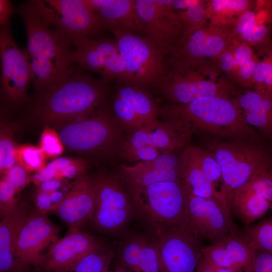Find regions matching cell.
I'll list each match as a JSON object with an SVG mask.
<instances>
[{
    "instance_id": "obj_1",
    "label": "cell",
    "mask_w": 272,
    "mask_h": 272,
    "mask_svg": "<svg viewBox=\"0 0 272 272\" xmlns=\"http://www.w3.org/2000/svg\"><path fill=\"white\" fill-rule=\"evenodd\" d=\"M77 63L61 80L37 93L31 107L33 117L46 124H59L87 116L107 96L108 82L93 78Z\"/></svg>"
},
{
    "instance_id": "obj_2",
    "label": "cell",
    "mask_w": 272,
    "mask_h": 272,
    "mask_svg": "<svg viewBox=\"0 0 272 272\" xmlns=\"http://www.w3.org/2000/svg\"><path fill=\"white\" fill-rule=\"evenodd\" d=\"M25 25V49L31 67L32 81L37 93L64 77L73 64L75 47L63 35L42 19L32 1L17 8Z\"/></svg>"
},
{
    "instance_id": "obj_3",
    "label": "cell",
    "mask_w": 272,
    "mask_h": 272,
    "mask_svg": "<svg viewBox=\"0 0 272 272\" xmlns=\"http://www.w3.org/2000/svg\"><path fill=\"white\" fill-rule=\"evenodd\" d=\"M165 113L187 121L193 130L198 129L221 138L246 140L257 137L245 121L234 99L205 97L186 104L168 107Z\"/></svg>"
},
{
    "instance_id": "obj_4",
    "label": "cell",
    "mask_w": 272,
    "mask_h": 272,
    "mask_svg": "<svg viewBox=\"0 0 272 272\" xmlns=\"http://www.w3.org/2000/svg\"><path fill=\"white\" fill-rule=\"evenodd\" d=\"M254 139L216 140L208 144L207 150L215 157L221 171L223 184L219 192L230 210L233 192L244 185L261 166L272 158L267 149Z\"/></svg>"
},
{
    "instance_id": "obj_5",
    "label": "cell",
    "mask_w": 272,
    "mask_h": 272,
    "mask_svg": "<svg viewBox=\"0 0 272 272\" xmlns=\"http://www.w3.org/2000/svg\"><path fill=\"white\" fill-rule=\"evenodd\" d=\"M127 189L135 208L148 221L160 228L159 231L183 225L189 194L183 181L127 186Z\"/></svg>"
},
{
    "instance_id": "obj_6",
    "label": "cell",
    "mask_w": 272,
    "mask_h": 272,
    "mask_svg": "<svg viewBox=\"0 0 272 272\" xmlns=\"http://www.w3.org/2000/svg\"><path fill=\"white\" fill-rule=\"evenodd\" d=\"M120 126L109 109L102 108L66 123L58 133L63 146L75 152L105 155L119 152L123 146Z\"/></svg>"
},
{
    "instance_id": "obj_7",
    "label": "cell",
    "mask_w": 272,
    "mask_h": 272,
    "mask_svg": "<svg viewBox=\"0 0 272 272\" xmlns=\"http://www.w3.org/2000/svg\"><path fill=\"white\" fill-rule=\"evenodd\" d=\"M111 32L124 64V84L139 86L161 84L165 77L163 52L144 35L118 30Z\"/></svg>"
},
{
    "instance_id": "obj_8",
    "label": "cell",
    "mask_w": 272,
    "mask_h": 272,
    "mask_svg": "<svg viewBox=\"0 0 272 272\" xmlns=\"http://www.w3.org/2000/svg\"><path fill=\"white\" fill-rule=\"evenodd\" d=\"M221 74L213 63L198 69L172 71L161 83L162 90L169 99L181 104L205 97L232 98L233 86L223 77L219 78Z\"/></svg>"
},
{
    "instance_id": "obj_9",
    "label": "cell",
    "mask_w": 272,
    "mask_h": 272,
    "mask_svg": "<svg viewBox=\"0 0 272 272\" xmlns=\"http://www.w3.org/2000/svg\"><path fill=\"white\" fill-rule=\"evenodd\" d=\"M42 19L68 39L92 37L106 27L84 0H32Z\"/></svg>"
},
{
    "instance_id": "obj_10",
    "label": "cell",
    "mask_w": 272,
    "mask_h": 272,
    "mask_svg": "<svg viewBox=\"0 0 272 272\" xmlns=\"http://www.w3.org/2000/svg\"><path fill=\"white\" fill-rule=\"evenodd\" d=\"M232 31L208 24L206 27L182 36L170 53L173 70L184 71L197 69L217 57L232 42Z\"/></svg>"
},
{
    "instance_id": "obj_11",
    "label": "cell",
    "mask_w": 272,
    "mask_h": 272,
    "mask_svg": "<svg viewBox=\"0 0 272 272\" xmlns=\"http://www.w3.org/2000/svg\"><path fill=\"white\" fill-rule=\"evenodd\" d=\"M160 272H196L203 256L201 239L183 226L160 231L154 242Z\"/></svg>"
},
{
    "instance_id": "obj_12",
    "label": "cell",
    "mask_w": 272,
    "mask_h": 272,
    "mask_svg": "<svg viewBox=\"0 0 272 272\" xmlns=\"http://www.w3.org/2000/svg\"><path fill=\"white\" fill-rule=\"evenodd\" d=\"M181 226L211 244L239 231L232 219L230 210L223 200L203 198L190 193L185 220Z\"/></svg>"
},
{
    "instance_id": "obj_13",
    "label": "cell",
    "mask_w": 272,
    "mask_h": 272,
    "mask_svg": "<svg viewBox=\"0 0 272 272\" xmlns=\"http://www.w3.org/2000/svg\"><path fill=\"white\" fill-rule=\"evenodd\" d=\"M1 89L5 99L13 105L27 101L32 70L27 54L15 41L10 28L0 27Z\"/></svg>"
},
{
    "instance_id": "obj_14",
    "label": "cell",
    "mask_w": 272,
    "mask_h": 272,
    "mask_svg": "<svg viewBox=\"0 0 272 272\" xmlns=\"http://www.w3.org/2000/svg\"><path fill=\"white\" fill-rule=\"evenodd\" d=\"M95 210L92 220L99 229L115 231L129 219L132 212L130 197L120 179L115 176L99 174L92 177Z\"/></svg>"
},
{
    "instance_id": "obj_15",
    "label": "cell",
    "mask_w": 272,
    "mask_h": 272,
    "mask_svg": "<svg viewBox=\"0 0 272 272\" xmlns=\"http://www.w3.org/2000/svg\"><path fill=\"white\" fill-rule=\"evenodd\" d=\"M144 36L165 55L170 54L181 38L182 27L172 1L135 0Z\"/></svg>"
},
{
    "instance_id": "obj_16",
    "label": "cell",
    "mask_w": 272,
    "mask_h": 272,
    "mask_svg": "<svg viewBox=\"0 0 272 272\" xmlns=\"http://www.w3.org/2000/svg\"><path fill=\"white\" fill-rule=\"evenodd\" d=\"M60 230L48 219L47 213L36 209L31 211L16 241L17 260L25 265L41 268L46 259L42 251L58 239Z\"/></svg>"
},
{
    "instance_id": "obj_17",
    "label": "cell",
    "mask_w": 272,
    "mask_h": 272,
    "mask_svg": "<svg viewBox=\"0 0 272 272\" xmlns=\"http://www.w3.org/2000/svg\"><path fill=\"white\" fill-rule=\"evenodd\" d=\"M167 119L150 130L133 132L121 148L151 146L163 153H174L186 146L193 131L191 125L176 115L164 113Z\"/></svg>"
},
{
    "instance_id": "obj_18",
    "label": "cell",
    "mask_w": 272,
    "mask_h": 272,
    "mask_svg": "<svg viewBox=\"0 0 272 272\" xmlns=\"http://www.w3.org/2000/svg\"><path fill=\"white\" fill-rule=\"evenodd\" d=\"M102 249L94 237L80 229L69 228L63 237L49 247L39 269L43 272H69L84 256Z\"/></svg>"
},
{
    "instance_id": "obj_19",
    "label": "cell",
    "mask_w": 272,
    "mask_h": 272,
    "mask_svg": "<svg viewBox=\"0 0 272 272\" xmlns=\"http://www.w3.org/2000/svg\"><path fill=\"white\" fill-rule=\"evenodd\" d=\"M95 210L93 178L86 173L75 179L64 198L50 212L57 215L69 228L80 229L92 219Z\"/></svg>"
},
{
    "instance_id": "obj_20",
    "label": "cell",
    "mask_w": 272,
    "mask_h": 272,
    "mask_svg": "<svg viewBox=\"0 0 272 272\" xmlns=\"http://www.w3.org/2000/svg\"><path fill=\"white\" fill-rule=\"evenodd\" d=\"M120 171L127 186L144 187L161 181H183L180 156L174 153H163L153 160L140 161L133 166L122 165Z\"/></svg>"
},
{
    "instance_id": "obj_21",
    "label": "cell",
    "mask_w": 272,
    "mask_h": 272,
    "mask_svg": "<svg viewBox=\"0 0 272 272\" xmlns=\"http://www.w3.org/2000/svg\"><path fill=\"white\" fill-rule=\"evenodd\" d=\"M255 250L240 230L215 243L204 246L203 255L217 265L249 272Z\"/></svg>"
},
{
    "instance_id": "obj_22",
    "label": "cell",
    "mask_w": 272,
    "mask_h": 272,
    "mask_svg": "<svg viewBox=\"0 0 272 272\" xmlns=\"http://www.w3.org/2000/svg\"><path fill=\"white\" fill-rule=\"evenodd\" d=\"M28 200H21L15 210L0 222V272H30L31 266L15 257L18 236L30 212Z\"/></svg>"
},
{
    "instance_id": "obj_23",
    "label": "cell",
    "mask_w": 272,
    "mask_h": 272,
    "mask_svg": "<svg viewBox=\"0 0 272 272\" xmlns=\"http://www.w3.org/2000/svg\"><path fill=\"white\" fill-rule=\"evenodd\" d=\"M111 31L140 33L142 29L135 0H84Z\"/></svg>"
},
{
    "instance_id": "obj_24",
    "label": "cell",
    "mask_w": 272,
    "mask_h": 272,
    "mask_svg": "<svg viewBox=\"0 0 272 272\" xmlns=\"http://www.w3.org/2000/svg\"><path fill=\"white\" fill-rule=\"evenodd\" d=\"M246 123L272 139V97L248 91L234 98Z\"/></svg>"
},
{
    "instance_id": "obj_25",
    "label": "cell",
    "mask_w": 272,
    "mask_h": 272,
    "mask_svg": "<svg viewBox=\"0 0 272 272\" xmlns=\"http://www.w3.org/2000/svg\"><path fill=\"white\" fill-rule=\"evenodd\" d=\"M180 161L183 182L189 193L203 198L224 201L219 191L217 190L216 186L208 179L186 147L180 156Z\"/></svg>"
},
{
    "instance_id": "obj_26",
    "label": "cell",
    "mask_w": 272,
    "mask_h": 272,
    "mask_svg": "<svg viewBox=\"0 0 272 272\" xmlns=\"http://www.w3.org/2000/svg\"><path fill=\"white\" fill-rule=\"evenodd\" d=\"M140 87L124 84L119 87L116 94L127 102L138 114L144 126L143 130H150L160 121L158 119L159 109L151 96Z\"/></svg>"
},
{
    "instance_id": "obj_27",
    "label": "cell",
    "mask_w": 272,
    "mask_h": 272,
    "mask_svg": "<svg viewBox=\"0 0 272 272\" xmlns=\"http://www.w3.org/2000/svg\"><path fill=\"white\" fill-rule=\"evenodd\" d=\"M255 2L252 0L206 1L209 24L229 29L232 32L239 17L245 11L253 9Z\"/></svg>"
},
{
    "instance_id": "obj_28",
    "label": "cell",
    "mask_w": 272,
    "mask_h": 272,
    "mask_svg": "<svg viewBox=\"0 0 272 272\" xmlns=\"http://www.w3.org/2000/svg\"><path fill=\"white\" fill-rule=\"evenodd\" d=\"M230 210L244 223L249 225L271 209L270 203L244 186L234 191Z\"/></svg>"
},
{
    "instance_id": "obj_29",
    "label": "cell",
    "mask_w": 272,
    "mask_h": 272,
    "mask_svg": "<svg viewBox=\"0 0 272 272\" xmlns=\"http://www.w3.org/2000/svg\"><path fill=\"white\" fill-rule=\"evenodd\" d=\"M252 48L257 56L253 89L261 95L272 97V40Z\"/></svg>"
},
{
    "instance_id": "obj_30",
    "label": "cell",
    "mask_w": 272,
    "mask_h": 272,
    "mask_svg": "<svg viewBox=\"0 0 272 272\" xmlns=\"http://www.w3.org/2000/svg\"><path fill=\"white\" fill-rule=\"evenodd\" d=\"M182 27V36L206 27L209 23L206 1L192 0L189 6L185 10L178 11Z\"/></svg>"
},
{
    "instance_id": "obj_31",
    "label": "cell",
    "mask_w": 272,
    "mask_h": 272,
    "mask_svg": "<svg viewBox=\"0 0 272 272\" xmlns=\"http://www.w3.org/2000/svg\"><path fill=\"white\" fill-rule=\"evenodd\" d=\"M242 232L255 251L272 252V218L248 226Z\"/></svg>"
},
{
    "instance_id": "obj_32",
    "label": "cell",
    "mask_w": 272,
    "mask_h": 272,
    "mask_svg": "<svg viewBox=\"0 0 272 272\" xmlns=\"http://www.w3.org/2000/svg\"><path fill=\"white\" fill-rule=\"evenodd\" d=\"M14 129L10 125H1L0 131V171L3 174L17 164L18 145L13 140Z\"/></svg>"
},
{
    "instance_id": "obj_33",
    "label": "cell",
    "mask_w": 272,
    "mask_h": 272,
    "mask_svg": "<svg viewBox=\"0 0 272 272\" xmlns=\"http://www.w3.org/2000/svg\"><path fill=\"white\" fill-rule=\"evenodd\" d=\"M114 257L111 251L103 249L90 253L82 258L69 272H103L109 271Z\"/></svg>"
},
{
    "instance_id": "obj_34",
    "label": "cell",
    "mask_w": 272,
    "mask_h": 272,
    "mask_svg": "<svg viewBox=\"0 0 272 272\" xmlns=\"http://www.w3.org/2000/svg\"><path fill=\"white\" fill-rule=\"evenodd\" d=\"M112 111L120 126L132 133L143 130V123L131 106L117 94L114 99Z\"/></svg>"
},
{
    "instance_id": "obj_35",
    "label": "cell",
    "mask_w": 272,
    "mask_h": 272,
    "mask_svg": "<svg viewBox=\"0 0 272 272\" xmlns=\"http://www.w3.org/2000/svg\"><path fill=\"white\" fill-rule=\"evenodd\" d=\"M271 160L261 166L243 186L267 200L272 207V180L269 171Z\"/></svg>"
},
{
    "instance_id": "obj_36",
    "label": "cell",
    "mask_w": 272,
    "mask_h": 272,
    "mask_svg": "<svg viewBox=\"0 0 272 272\" xmlns=\"http://www.w3.org/2000/svg\"><path fill=\"white\" fill-rule=\"evenodd\" d=\"M186 148L212 183L216 186V183L222 180L220 166L211 153L192 146H187Z\"/></svg>"
},
{
    "instance_id": "obj_37",
    "label": "cell",
    "mask_w": 272,
    "mask_h": 272,
    "mask_svg": "<svg viewBox=\"0 0 272 272\" xmlns=\"http://www.w3.org/2000/svg\"><path fill=\"white\" fill-rule=\"evenodd\" d=\"M46 157L39 147L23 145L18 146L16 159L17 164L22 166L28 172H37L45 165Z\"/></svg>"
},
{
    "instance_id": "obj_38",
    "label": "cell",
    "mask_w": 272,
    "mask_h": 272,
    "mask_svg": "<svg viewBox=\"0 0 272 272\" xmlns=\"http://www.w3.org/2000/svg\"><path fill=\"white\" fill-rule=\"evenodd\" d=\"M133 272H160V262L154 242L144 239Z\"/></svg>"
},
{
    "instance_id": "obj_39",
    "label": "cell",
    "mask_w": 272,
    "mask_h": 272,
    "mask_svg": "<svg viewBox=\"0 0 272 272\" xmlns=\"http://www.w3.org/2000/svg\"><path fill=\"white\" fill-rule=\"evenodd\" d=\"M39 148L46 157L55 158L62 154L64 146L58 132L47 126L41 133Z\"/></svg>"
},
{
    "instance_id": "obj_40",
    "label": "cell",
    "mask_w": 272,
    "mask_h": 272,
    "mask_svg": "<svg viewBox=\"0 0 272 272\" xmlns=\"http://www.w3.org/2000/svg\"><path fill=\"white\" fill-rule=\"evenodd\" d=\"M14 186L4 178L0 181V215L2 218L13 211L20 200Z\"/></svg>"
},
{
    "instance_id": "obj_41",
    "label": "cell",
    "mask_w": 272,
    "mask_h": 272,
    "mask_svg": "<svg viewBox=\"0 0 272 272\" xmlns=\"http://www.w3.org/2000/svg\"><path fill=\"white\" fill-rule=\"evenodd\" d=\"M257 56L251 59L242 62L235 68L229 79L245 87L253 89V79Z\"/></svg>"
},
{
    "instance_id": "obj_42",
    "label": "cell",
    "mask_w": 272,
    "mask_h": 272,
    "mask_svg": "<svg viewBox=\"0 0 272 272\" xmlns=\"http://www.w3.org/2000/svg\"><path fill=\"white\" fill-rule=\"evenodd\" d=\"M119 152L120 156L130 161H152L161 155L160 150L151 146L121 148Z\"/></svg>"
},
{
    "instance_id": "obj_43",
    "label": "cell",
    "mask_w": 272,
    "mask_h": 272,
    "mask_svg": "<svg viewBox=\"0 0 272 272\" xmlns=\"http://www.w3.org/2000/svg\"><path fill=\"white\" fill-rule=\"evenodd\" d=\"M22 166L17 164L2 174V177L11 183L18 193L32 182V176Z\"/></svg>"
},
{
    "instance_id": "obj_44",
    "label": "cell",
    "mask_w": 272,
    "mask_h": 272,
    "mask_svg": "<svg viewBox=\"0 0 272 272\" xmlns=\"http://www.w3.org/2000/svg\"><path fill=\"white\" fill-rule=\"evenodd\" d=\"M249 272H272V252L256 250Z\"/></svg>"
},
{
    "instance_id": "obj_45",
    "label": "cell",
    "mask_w": 272,
    "mask_h": 272,
    "mask_svg": "<svg viewBox=\"0 0 272 272\" xmlns=\"http://www.w3.org/2000/svg\"><path fill=\"white\" fill-rule=\"evenodd\" d=\"M87 163L83 159H77L75 162L58 172L57 178L76 179L86 173Z\"/></svg>"
},
{
    "instance_id": "obj_46",
    "label": "cell",
    "mask_w": 272,
    "mask_h": 272,
    "mask_svg": "<svg viewBox=\"0 0 272 272\" xmlns=\"http://www.w3.org/2000/svg\"><path fill=\"white\" fill-rule=\"evenodd\" d=\"M35 209L42 213L50 212L53 207L48 193L38 189L32 199Z\"/></svg>"
},
{
    "instance_id": "obj_47",
    "label": "cell",
    "mask_w": 272,
    "mask_h": 272,
    "mask_svg": "<svg viewBox=\"0 0 272 272\" xmlns=\"http://www.w3.org/2000/svg\"><path fill=\"white\" fill-rule=\"evenodd\" d=\"M57 178V171L49 163L32 176V182L39 185L43 182Z\"/></svg>"
},
{
    "instance_id": "obj_48",
    "label": "cell",
    "mask_w": 272,
    "mask_h": 272,
    "mask_svg": "<svg viewBox=\"0 0 272 272\" xmlns=\"http://www.w3.org/2000/svg\"><path fill=\"white\" fill-rule=\"evenodd\" d=\"M14 6L10 1L0 0V27L10 28Z\"/></svg>"
},
{
    "instance_id": "obj_49",
    "label": "cell",
    "mask_w": 272,
    "mask_h": 272,
    "mask_svg": "<svg viewBox=\"0 0 272 272\" xmlns=\"http://www.w3.org/2000/svg\"><path fill=\"white\" fill-rule=\"evenodd\" d=\"M196 272H245L226 269L212 262L203 255L198 265Z\"/></svg>"
},
{
    "instance_id": "obj_50",
    "label": "cell",
    "mask_w": 272,
    "mask_h": 272,
    "mask_svg": "<svg viewBox=\"0 0 272 272\" xmlns=\"http://www.w3.org/2000/svg\"><path fill=\"white\" fill-rule=\"evenodd\" d=\"M63 184L62 179L54 178L43 182L38 186L40 190L48 193L58 190L62 187Z\"/></svg>"
},
{
    "instance_id": "obj_51",
    "label": "cell",
    "mask_w": 272,
    "mask_h": 272,
    "mask_svg": "<svg viewBox=\"0 0 272 272\" xmlns=\"http://www.w3.org/2000/svg\"><path fill=\"white\" fill-rule=\"evenodd\" d=\"M77 159L67 157L57 158L51 162L50 164L58 172L61 169L67 167L76 161Z\"/></svg>"
},
{
    "instance_id": "obj_52",
    "label": "cell",
    "mask_w": 272,
    "mask_h": 272,
    "mask_svg": "<svg viewBox=\"0 0 272 272\" xmlns=\"http://www.w3.org/2000/svg\"><path fill=\"white\" fill-rule=\"evenodd\" d=\"M67 193H64L63 191H59L58 190L48 192L49 196L53 206L61 201Z\"/></svg>"
},
{
    "instance_id": "obj_53",
    "label": "cell",
    "mask_w": 272,
    "mask_h": 272,
    "mask_svg": "<svg viewBox=\"0 0 272 272\" xmlns=\"http://www.w3.org/2000/svg\"><path fill=\"white\" fill-rule=\"evenodd\" d=\"M109 272H129V271L124 268L118 267L115 271H109Z\"/></svg>"
},
{
    "instance_id": "obj_54",
    "label": "cell",
    "mask_w": 272,
    "mask_h": 272,
    "mask_svg": "<svg viewBox=\"0 0 272 272\" xmlns=\"http://www.w3.org/2000/svg\"><path fill=\"white\" fill-rule=\"evenodd\" d=\"M269 171L271 178V180H272V160H271V162H270V165H269ZM271 210H272V207H271Z\"/></svg>"
},
{
    "instance_id": "obj_55",
    "label": "cell",
    "mask_w": 272,
    "mask_h": 272,
    "mask_svg": "<svg viewBox=\"0 0 272 272\" xmlns=\"http://www.w3.org/2000/svg\"><path fill=\"white\" fill-rule=\"evenodd\" d=\"M32 272H41V271L38 268H35V269Z\"/></svg>"
},
{
    "instance_id": "obj_56",
    "label": "cell",
    "mask_w": 272,
    "mask_h": 272,
    "mask_svg": "<svg viewBox=\"0 0 272 272\" xmlns=\"http://www.w3.org/2000/svg\"><path fill=\"white\" fill-rule=\"evenodd\" d=\"M103 272H109V271H103Z\"/></svg>"
}]
</instances>
